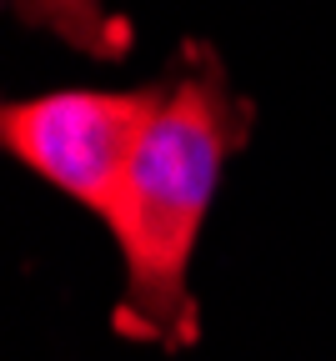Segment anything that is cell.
Segmentation results:
<instances>
[{
    "label": "cell",
    "instance_id": "3",
    "mask_svg": "<svg viewBox=\"0 0 336 361\" xmlns=\"http://www.w3.org/2000/svg\"><path fill=\"white\" fill-rule=\"evenodd\" d=\"M16 11L25 25L51 30L56 40L76 45V51L95 56V61H111L131 45L126 20L106 11V0H16Z\"/></svg>",
    "mask_w": 336,
    "mask_h": 361
},
{
    "label": "cell",
    "instance_id": "2",
    "mask_svg": "<svg viewBox=\"0 0 336 361\" xmlns=\"http://www.w3.org/2000/svg\"><path fill=\"white\" fill-rule=\"evenodd\" d=\"M161 101L166 85L51 90V96L11 101L0 111V141L25 171H35L106 221L151 121L161 116Z\"/></svg>",
    "mask_w": 336,
    "mask_h": 361
},
{
    "label": "cell",
    "instance_id": "1",
    "mask_svg": "<svg viewBox=\"0 0 336 361\" xmlns=\"http://www.w3.org/2000/svg\"><path fill=\"white\" fill-rule=\"evenodd\" d=\"M251 106L231 90L226 66L211 45H186L181 75L166 85L161 116L140 141L116 211L106 216L126 261V296L116 326L131 341L191 346L196 341V296H191V256H196L206 211L216 201L226 161L241 151Z\"/></svg>",
    "mask_w": 336,
    "mask_h": 361
}]
</instances>
